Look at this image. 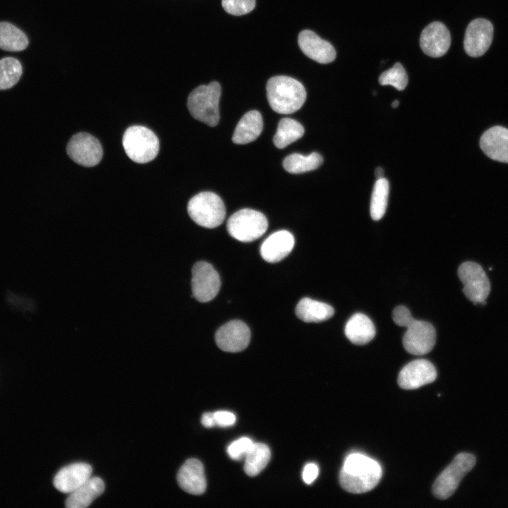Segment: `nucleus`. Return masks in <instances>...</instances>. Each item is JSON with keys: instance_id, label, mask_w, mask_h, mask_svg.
<instances>
[{"instance_id": "a211bd4d", "label": "nucleus", "mask_w": 508, "mask_h": 508, "mask_svg": "<svg viewBox=\"0 0 508 508\" xmlns=\"http://www.w3.org/2000/svg\"><path fill=\"white\" fill-rule=\"evenodd\" d=\"M480 146L490 158L508 163V129L496 126L485 131L480 139Z\"/></svg>"}, {"instance_id": "20e7f679", "label": "nucleus", "mask_w": 508, "mask_h": 508, "mask_svg": "<svg viewBox=\"0 0 508 508\" xmlns=\"http://www.w3.org/2000/svg\"><path fill=\"white\" fill-rule=\"evenodd\" d=\"M123 146L128 157L137 163H147L154 159L159 149L157 135L142 126L128 128L123 136Z\"/></svg>"}, {"instance_id": "6e6552de", "label": "nucleus", "mask_w": 508, "mask_h": 508, "mask_svg": "<svg viewBox=\"0 0 508 508\" xmlns=\"http://www.w3.org/2000/svg\"><path fill=\"white\" fill-rule=\"evenodd\" d=\"M458 275L467 298L475 303H485L490 291V284L481 266L473 262H465L459 266Z\"/></svg>"}, {"instance_id": "7c9ffc66", "label": "nucleus", "mask_w": 508, "mask_h": 508, "mask_svg": "<svg viewBox=\"0 0 508 508\" xmlns=\"http://www.w3.org/2000/svg\"><path fill=\"white\" fill-rule=\"evenodd\" d=\"M379 83L382 85H392L398 90H403L407 86L408 76L403 66L396 63L380 75Z\"/></svg>"}, {"instance_id": "a878e982", "label": "nucleus", "mask_w": 508, "mask_h": 508, "mask_svg": "<svg viewBox=\"0 0 508 508\" xmlns=\"http://www.w3.org/2000/svg\"><path fill=\"white\" fill-rule=\"evenodd\" d=\"M304 133L303 126L297 121L290 118L282 119L273 138L274 145L282 149L301 138Z\"/></svg>"}, {"instance_id": "e433bc0d", "label": "nucleus", "mask_w": 508, "mask_h": 508, "mask_svg": "<svg viewBox=\"0 0 508 508\" xmlns=\"http://www.w3.org/2000/svg\"><path fill=\"white\" fill-rule=\"evenodd\" d=\"M201 423L205 428H212L216 425L214 414L211 412H207L202 414L201 418Z\"/></svg>"}, {"instance_id": "39448f33", "label": "nucleus", "mask_w": 508, "mask_h": 508, "mask_svg": "<svg viewBox=\"0 0 508 508\" xmlns=\"http://www.w3.org/2000/svg\"><path fill=\"white\" fill-rule=\"evenodd\" d=\"M188 212L198 225L214 228L224 220L226 210L221 198L212 192H201L193 196L188 203Z\"/></svg>"}, {"instance_id": "dca6fc26", "label": "nucleus", "mask_w": 508, "mask_h": 508, "mask_svg": "<svg viewBox=\"0 0 508 508\" xmlns=\"http://www.w3.org/2000/svg\"><path fill=\"white\" fill-rule=\"evenodd\" d=\"M298 42L301 51L318 63L328 64L336 58V51L333 46L312 30L301 31L298 35Z\"/></svg>"}, {"instance_id": "412c9836", "label": "nucleus", "mask_w": 508, "mask_h": 508, "mask_svg": "<svg viewBox=\"0 0 508 508\" xmlns=\"http://www.w3.org/2000/svg\"><path fill=\"white\" fill-rule=\"evenodd\" d=\"M263 121L261 114L256 110L246 113L236 125L232 141L238 145L254 141L261 133Z\"/></svg>"}, {"instance_id": "6ab92c4d", "label": "nucleus", "mask_w": 508, "mask_h": 508, "mask_svg": "<svg viewBox=\"0 0 508 508\" xmlns=\"http://www.w3.org/2000/svg\"><path fill=\"white\" fill-rule=\"evenodd\" d=\"M176 478L179 486L186 492L198 495L206 490L204 467L197 459H188L180 468Z\"/></svg>"}, {"instance_id": "2f4dec72", "label": "nucleus", "mask_w": 508, "mask_h": 508, "mask_svg": "<svg viewBox=\"0 0 508 508\" xmlns=\"http://www.w3.org/2000/svg\"><path fill=\"white\" fill-rule=\"evenodd\" d=\"M254 442L248 437H242L232 442L227 447V454L234 460L245 458Z\"/></svg>"}, {"instance_id": "1a4fd4ad", "label": "nucleus", "mask_w": 508, "mask_h": 508, "mask_svg": "<svg viewBox=\"0 0 508 508\" xmlns=\"http://www.w3.org/2000/svg\"><path fill=\"white\" fill-rule=\"evenodd\" d=\"M191 288L193 296L199 302L212 300L218 294L221 282L212 265L205 261L194 264L192 268Z\"/></svg>"}, {"instance_id": "aec40b11", "label": "nucleus", "mask_w": 508, "mask_h": 508, "mask_svg": "<svg viewBox=\"0 0 508 508\" xmlns=\"http://www.w3.org/2000/svg\"><path fill=\"white\" fill-rule=\"evenodd\" d=\"M294 243V237L289 231L286 230L276 231L262 243L261 256L268 262H277L291 252Z\"/></svg>"}, {"instance_id": "bb28decb", "label": "nucleus", "mask_w": 508, "mask_h": 508, "mask_svg": "<svg viewBox=\"0 0 508 508\" xmlns=\"http://www.w3.org/2000/svg\"><path fill=\"white\" fill-rule=\"evenodd\" d=\"M271 452L263 443H254L245 456L244 471L249 476L259 474L270 460Z\"/></svg>"}, {"instance_id": "393cba45", "label": "nucleus", "mask_w": 508, "mask_h": 508, "mask_svg": "<svg viewBox=\"0 0 508 508\" xmlns=\"http://www.w3.org/2000/svg\"><path fill=\"white\" fill-rule=\"evenodd\" d=\"M29 43L25 34L14 25L0 22V49L19 52L26 49Z\"/></svg>"}, {"instance_id": "f704fd0d", "label": "nucleus", "mask_w": 508, "mask_h": 508, "mask_svg": "<svg viewBox=\"0 0 508 508\" xmlns=\"http://www.w3.org/2000/svg\"><path fill=\"white\" fill-rule=\"evenodd\" d=\"M216 425L219 427H229L236 421V416L230 411H217L213 413Z\"/></svg>"}, {"instance_id": "4c0bfd02", "label": "nucleus", "mask_w": 508, "mask_h": 508, "mask_svg": "<svg viewBox=\"0 0 508 508\" xmlns=\"http://www.w3.org/2000/svg\"><path fill=\"white\" fill-rule=\"evenodd\" d=\"M383 174H384V170H383L382 168H381V167H377V168L375 169V176H376L377 179L383 178V176H382Z\"/></svg>"}, {"instance_id": "423d86ee", "label": "nucleus", "mask_w": 508, "mask_h": 508, "mask_svg": "<svg viewBox=\"0 0 508 508\" xmlns=\"http://www.w3.org/2000/svg\"><path fill=\"white\" fill-rule=\"evenodd\" d=\"M268 227L266 217L252 209H241L228 219L229 234L241 242H251L262 236Z\"/></svg>"}, {"instance_id": "f03ea898", "label": "nucleus", "mask_w": 508, "mask_h": 508, "mask_svg": "<svg viewBox=\"0 0 508 508\" xmlns=\"http://www.w3.org/2000/svg\"><path fill=\"white\" fill-rule=\"evenodd\" d=\"M266 90L270 106L279 114H288L298 111L306 99L303 85L289 76L277 75L270 78Z\"/></svg>"}, {"instance_id": "f257e3e1", "label": "nucleus", "mask_w": 508, "mask_h": 508, "mask_svg": "<svg viewBox=\"0 0 508 508\" xmlns=\"http://www.w3.org/2000/svg\"><path fill=\"white\" fill-rule=\"evenodd\" d=\"M382 475V468L377 461L363 454L352 453L344 461L339 483L350 493H364L377 485Z\"/></svg>"}, {"instance_id": "f8f14e48", "label": "nucleus", "mask_w": 508, "mask_h": 508, "mask_svg": "<svg viewBox=\"0 0 508 508\" xmlns=\"http://www.w3.org/2000/svg\"><path fill=\"white\" fill-rule=\"evenodd\" d=\"M250 331L241 320H231L220 327L215 334L218 347L226 352H239L249 344Z\"/></svg>"}, {"instance_id": "c9c22d12", "label": "nucleus", "mask_w": 508, "mask_h": 508, "mask_svg": "<svg viewBox=\"0 0 508 508\" xmlns=\"http://www.w3.org/2000/svg\"><path fill=\"white\" fill-rule=\"evenodd\" d=\"M319 473L318 466L314 463L307 464L303 470L302 478L306 484H311L318 477Z\"/></svg>"}, {"instance_id": "4be33fe9", "label": "nucleus", "mask_w": 508, "mask_h": 508, "mask_svg": "<svg viewBox=\"0 0 508 508\" xmlns=\"http://www.w3.org/2000/svg\"><path fill=\"white\" fill-rule=\"evenodd\" d=\"M344 332L349 341L358 345L368 343L375 335V328L372 320L360 313L350 318L345 325Z\"/></svg>"}, {"instance_id": "c756f323", "label": "nucleus", "mask_w": 508, "mask_h": 508, "mask_svg": "<svg viewBox=\"0 0 508 508\" xmlns=\"http://www.w3.org/2000/svg\"><path fill=\"white\" fill-rule=\"evenodd\" d=\"M23 68L18 60L13 57L0 59V90L9 89L22 75Z\"/></svg>"}, {"instance_id": "4468645a", "label": "nucleus", "mask_w": 508, "mask_h": 508, "mask_svg": "<svg viewBox=\"0 0 508 508\" xmlns=\"http://www.w3.org/2000/svg\"><path fill=\"white\" fill-rule=\"evenodd\" d=\"M437 377L435 366L429 361L418 359L406 365L398 376V384L404 389H414L433 382Z\"/></svg>"}, {"instance_id": "b1692460", "label": "nucleus", "mask_w": 508, "mask_h": 508, "mask_svg": "<svg viewBox=\"0 0 508 508\" xmlns=\"http://www.w3.org/2000/svg\"><path fill=\"white\" fill-rule=\"evenodd\" d=\"M334 308L327 303L310 298H302L296 307V315L306 322H320L334 315Z\"/></svg>"}, {"instance_id": "473e14b6", "label": "nucleus", "mask_w": 508, "mask_h": 508, "mask_svg": "<svg viewBox=\"0 0 508 508\" xmlns=\"http://www.w3.org/2000/svg\"><path fill=\"white\" fill-rule=\"evenodd\" d=\"M222 5L229 13L241 16L250 12L255 6V0H222Z\"/></svg>"}, {"instance_id": "58836bf2", "label": "nucleus", "mask_w": 508, "mask_h": 508, "mask_svg": "<svg viewBox=\"0 0 508 508\" xmlns=\"http://www.w3.org/2000/svg\"><path fill=\"white\" fill-rule=\"evenodd\" d=\"M398 105H399V101H398V100L394 101V102H392V107L393 108L397 107Z\"/></svg>"}, {"instance_id": "cd10ccee", "label": "nucleus", "mask_w": 508, "mask_h": 508, "mask_svg": "<svg viewBox=\"0 0 508 508\" xmlns=\"http://www.w3.org/2000/svg\"><path fill=\"white\" fill-rule=\"evenodd\" d=\"M322 162V157L315 152L307 156L294 153L284 159L283 167L289 173L301 174L318 169Z\"/></svg>"}, {"instance_id": "2eb2a0df", "label": "nucleus", "mask_w": 508, "mask_h": 508, "mask_svg": "<svg viewBox=\"0 0 508 508\" xmlns=\"http://www.w3.org/2000/svg\"><path fill=\"white\" fill-rule=\"evenodd\" d=\"M451 36L446 26L440 22H433L421 32L420 46L423 52L431 57H440L448 51Z\"/></svg>"}, {"instance_id": "f3484780", "label": "nucleus", "mask_w": 508, "mask_h": 508, "mask_svg": "<svg viewBox=\"0 0 508 508\" xmlns=\"http://www.w3.org/2000/svg\"><path fill=\"white\" fill-rule=\"evenodd\" d=\"M92 467L85 463H75L63 467L54 476V487L64 493H71L91 476Z\"/></svg>"}, {"instance_id": "0eeeda50", "label": "nucleus", "mask_w": 508, "mask_h": 508, "mask_svg": "<svg viewBox=\"0 0 508 508\" xmlns=\"http://www.w3.org/2000/svg\"><path fill=\"white\" fill-rule=\"evenodd\" d=\"M475 464L476 457L473 454L465 452L457 454L435 480L433 485V495L440 500L450 497Z\"/></svg>"}, {"instance_id": "9b49d317", "label": "nucleus", "mask_w": 508, "mask_h": 508, "mask_svg": "<svg viewBox=\"0 0 508 508\" xmlns=\"http://www.w3.org/2000/svg\"><path fill=\"white\" fill-rule=\"evenodd\" d=\"M406 327L403 345L407 352L413 355H423L433 349L436 334L430 323L413 319Z\"/></svg>"}, {"instance_id": "c85d7f7f", "label": "nucleus", "mask_w": 508, "mask_h": 508, "mask_svg": "<svg viewBox=\"0 0 508 508\" xmlns=\"http://www.w3.org/2000/svg\"><path fill=\"white\" fill-rule=\"evenodd\" d=\"M389 182L387 179H377L375 183L370 201V212L374 220L380 219L385 214L389 196Z\"/></svg>"}, {"instance_id": "5701e85b", "label": "nucleus", "mask_w": 508, "mask_h": 508, "mask_svg": "<svg viewBox=\"0 0 508 508\" xmlns=\"http://www.w3.org/2000/svg\"><path fill=\"white\" fill-rule=\"evenodd\" d=\"M104 483L99 477L90 478L84 484L70 493L66 499L68 508H85L104 490Z\"/></svg>"}, {"instance_id": "7ed1b4c3", "label": "nucleus", "mask_w": 508, "mask_h": 508, "mask_svg": "<svg viewBox=\"0 0 508 508\" xmlns=\"http://www.w3.org/2000/svg\"><path fill=\"white\" fill-rule=\"evenodd\" d=\"M221 87L217 82L200 85L188 97L187 106L195 119L209 126H215L219 120V102Z\"/></svg>"}, {"instance_id": "72a5a7b5", "label": "nucleus", "mask_w": 508, "mask_h": 508, "mask_svg": "<svg viewBox=\"0 0 508 508\" xmlns=\"http://www.w3.org/2000/svg\"><path fill=\"white\" fill-rule=\"evenodd\" d=\"M392 318L395 324L405 327L414 319L409 310L403 306H397L394 309Z\"/></svg>"}, {"instance_id": "9d476101", "label": "nucleus", "mask_w": 508, "mask_h": 508, "mask_svg": "<svg viewBox=\"0 0 508 508\" xmlns=\"http://www.w3.org/2000/svg\"><path fill=\"white\" fill-rule=\"evenodd\" d=\"M66 151L70 158L83 167L97 165L103 155L102 147L98 140L87 133H78L70 139Z\"/></svg>"}, {"instance_id": "ddd939ff", "label": "nucleus", "mask_w": 508, "mask_h": 508, "mask_svg": "<svg viewBox=\"0 0 508 508\" xmlns=\"http://www.w3.org/2000/svg\"><path fill=\"white\" fill-rule=\"evenodd\" d=\"M493 27L484 18L472 20L468 25L464 37V46L471 56H480L490 47L492 40Z\"/></svg>"}]
</instances>
